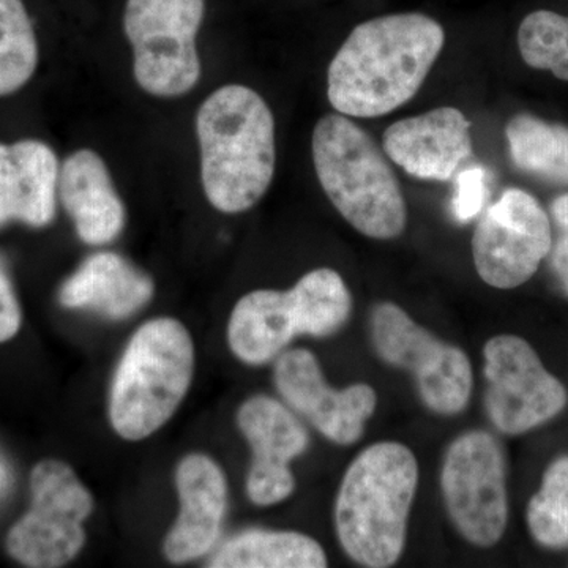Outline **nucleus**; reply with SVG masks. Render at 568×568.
Segmentation results:
<instances>
[{
    "instance_id": "4468645a",
    "label": "nucleus",
    "mask_w": 568,
    "mask_h": 568,
    "mask_svg": "<svg viewBox=\"0 0 568 568\" xmlns=\"http://www.w3.org/2000/svg\"><path fill=\"white\" fill-rule=\"evenodd\" d=\"M181 511L163 544L164 558L192 562L209 555L219 540L227 508V481L219 463L190 454L175 469Z\"/></svg>"
},
{
    "instance_id": "bb28decb",
    "label": "nucleus",
    "mask_w": 568,
    "mask_h": 568,
    "mask_svg": "<svg viewBox=\"0 0 568 568\" xmlns=\"http://www.w3.org/2000/svg\"><path fill=\"white\" fill-rule=\"evenodd\" d=\"M21 306L9 272L0 260V343L9 342L21 328Z\"/></svg>"
},
{
    "instance_id": "412c9836",
    "label": "nucleus",
    "mask_w": 568,
    "mask_h": 568,
    "mask_svg": "<svg viewBox=\"0 0 568 568\" xmlns=\"http://www.w3.org/2000/svg\"><path fill=\"white\" fill-rule=\"evenodd\" d=\"M506 136L518 170L568 185L567 126L518 114L507 123Z\"/></svg>"
},
{
    "instance_id": "4be33fe9",
    "label": "nucleus",
    "mask_w": 568,
    "mask_h": 568,
    "mask_svg": "<svg viewBox=\"0 0 568 568\" xmlns=\"http://www.w3.org/2000/svg\"><path fill=\"white\" fill-rule=\"evenodd\" d=\"M290 291L301 317L302 335L316 338L334 335L353 310V297L345 280L334 268L308 272Z\"/></svg>"
},
{
    "instance_id": "cd10ccee",
    "label": "nucleus",
    "mask_w": 568,
    "mask_h": 568,
    "mask_svg": "<svg viewBox=\"0 0 568 568\" xmlns=\"http://www.w3.org/2000/svg\"><path fill=\"white\" fill-rule=\"evenodd\" d=\"M540 493L568 503V457L558 458L549 465Z\"/></svg>"
},
{
    "instance_id": "dca6fc26",
    "label": "nucleus",
    "mask_w": 568,
    "mask_h": 568,
    "mask_svg": "<svg viewBox=\"0 0 568 568\" xmlns=\"http://www.w3.org/2000/svg\"><path fill=\"white\" fill-rule=\"evenodd\" d=\"M59 173L58 155L43 141L0 142V227L11 222L44 227L54 222Z\"/></svg>"
},
{
    "instance_id": "c85d7f7f",
    "label": "nucleus",
    "mask_w": 568,
    "mask_h": 568,
    "mask_svg": "<svg viewBox=\"0 0 568 568\" xmlns=\"http://www.w3.org/2000/svg\"><path fill=\"white\" fill-rule=\"evenodd\" d=\"M551 264L568 294V233L560 237L555 250H552Z\"/></svg>"
},
{
    "instance_id": "39448f33",
    "label": "nucleus",
    "mask_w": 568,
    "mask_h": 568,
    "mask_svg": "<svg viewBox=\"0 0 568 568\" xmlns=\"http://www.w3.org/2000/svg\"><path fill=\"white\" fill-rule=\"evenodd\" d=\"M193 375L194 345L185 325L173 317L142 324L112 377V429L125 440L155 435L182 405Z\"/></svg>"
},
{
    "instance_id": "f3484780",
    "label": "nucleus",
    "mask_w": 568,
    "mask_h": 568,
    "mask_svg": "<svg viewBox=\"0 0 568 568\" xmlns=\"http://www.w3.org/2000/svg\"><path fill=\"white\" fill-rule=\"evenodd\" d=\"M59 200L84 244H111L125 227V205L106 163L91 149L73 152L62 163Z\"/></svg>"
},
{
    "instance_id": "f257e3e1",
    "label": "nucleus",
    "mask_w": 568,
    "mask_h": 568,
    "mask_svg": "<svg viewBox=\"0 0 568 568\" xmlns=\"http://www.w3.org/2000/svg\"><path fill=\"white\" fill-rule=\"evenodd\" d=\"M446 44L439 22L422 13L362 22L327 71L328 102L349 118H381L414 99Z\"/></svg>"
},
{
    "instance_id": "0eeeda50",
    "label": "nucleus",
    "mask_w": 568,
    "mask_h": 568,
    "mask_svg": "<svg viewBox=\"0 0 568 568\" xmlns=\"http://www.w3.org/2000/svg\"><path fill=\"white\" fill-rule=\"evenodd\" d=\"M32 504L11 528L7 551L22 566L58 568L82 551L93 496L67 463L43 459L31 474Z\"/></svg>"
},
{
    "instance_id": "aec40b11",
    "label": "nucleus",
    "mask_w": 568,
    "mask_h": 568,
    "mask_svg": "<svg viewBox=\"0 0 568 568\" xmlns=\"http://www.w3.org/2000/svg\"><path fill=\"white\" fill-rule=\"evenodd\" d=\"M205 567L324 568L327 556L320 541L305 534L250 529L224 541Z\"/></svg>"
},
{
    "instance_id": "2eb2a0df",
    "label": "nucleus",
    "mask_w": 568,
    "mask_h": 568,
    "mask_svg": "<svg viewBox=\"0 0 568 568\" xmlns=\"http://www.w3.org/2000/svg\"><path fill=\"white\" fill-rule=\"evenodd\" d=\"M383 151L413 178L448 182L473 155L470 122L457 108H436L388 126Z\"/></svg>"
},
{
    "instance_id": "20e7f679",
    "label": "nucleus",
    "mask_w": 568,
    "mask_h": 568,
    "mask_svg": "<svg viewBox=\"0 0 568 568\" xmlns=\"http://www.w3.org/2000/svg\"><path fill=\"white\" fill-rule=\"evenodd\" d=\"M313 163L324 193L351 226L390 241L406 230L402 186L386 155L347 115L327 114L313 130Z\"/></svg>"
},
{
    "instance_id": "423d86ee",
    "label": "nucleus",
    "mask_w": 568,
    "mask_h": 568,
    "mask_svg": "<svg viewBox=\"0 0 568 568\" xmlns=\"http://www.w3.org/2000/svg\"><path fill=\"white\" fill-rule=\"evenodd\" d=\"M205 0H126L123 32L133 48L134 80L142 91L174 99L201 78L196 37Z\"/></svg>"
},
{
    "instance_id": "393cba45",
    "label": "nucleus",
    "mask_w": 568,
    "mask_h": 568,
    "mask_svg": "<svg viewBox=\"0 0 568 568\" xmlns=\"http://www.w3.org/2000/svg\"><path fill=\"white\" fill-rule=\"evenodd\" d=\"M530 534L551 549L568 547V503L538 491L528 507Z\"/></svg>"
},
{
    "instance_id": "9b49d317",
    "label": "nucleus",
    "mask_w": 568,
    "mask_h": 568,
    "mask_svg": "<svg viewBox=\"0 0 568 568\" xmlns=\"http://www.w3.org/2000/svg\"><path fill=\"white\" fill-rule=\"evenodd\" d=\"M551 246L547 212L529 193L508 189L477 224L474 264L489 286L514 290L532 278Z\"/></svg>"
},
{
    "instance_id": "b1692460",
    "label": "nucleus",
    "mask_w": 568,
    "mask_h": 568,
    "mask_svg": "<svg viewBox=\"0 0 568 568\" xmlns=\"http://www.w3.org/2000/svg\"><path fill=\"white\" fill-rule=\"evenodd\" d=\"M518 48L529 67L568 81V17L548 10L528 14L518 29Z\"/></svg>"
},
{
    "instance_id": "f03ea898",
    "label": "nucleus",
    "mask_w": 568,
    "mask_h": 568,
    "mask_svg": "<svg viewBox=\"0 0 568 568\" xmlns=\"http://www.w3.org/2000/svg\"><path fill=\"white\" fill-rule=\"evenodd\" d=\"M205 197L223 213L260 203L275 174V119L263 97L241 84L212 92L196 115Z\"/></svg>"
},
{
    "instance_id": "7ed1b4c3",
    "label": "nucleus",
    "mask_w": 568,
    "mask_h": 568,
    "mask_svg": "<svg viewBox=\"0 0 568 568\" xmlns=\"http://www.w3.org/2000/svg\"><path fill=\"white\" fill-rule=\"evenodd\" d=\"M417 484V459L399 443L373 444L351 463L336 496L335 528L354 562L384 568L402 558Z\"/></svg>"
},
{
    "instance_id": "1a4fd4ad",
    "label": "nucleus",
    "mask_w": 568,
    "mask_h": 568,
    "mask_svg": "<svg viewBox=\"0 0 568 568\" xmlns=\"http://www.w3.org/2000/svg\"><path fill=\"white\" fill-rule=\"evenodd\" d=\"M440 487L458 532L474 547H495L508 518L506 457L499 440L487 432L455 439L444 459Z\"/></svg>"
},
{
    "instance_id": "a878e982",
    "label": "nucleus",
    "mask_w": 568,
    "mask_h": 568,
    "mask_svg": "<svg viewBox=\"0 0 568 568\" xmlns=\"http://www.w3.org/2000/svg\"><path fill=\"white\" fill-rule=\"evenodd\" d=\"M485 200H487V173L484 168L474 166L459 173L457 193L452 203L455 219L459 223L473 222L484 209Z\"/></svg>"
},
{
    "instance_id": "ddd939ff",
    "label": "nucleus",
    "mask_w": 568,
    "mask_h": 568,
    "mask_svg": "<svg viewBox=\"0 0 568 568\" xmlns=\"http://www.w3.org/2000/svg\"><path fill=\"white\" fill-rule=\"evenodd\" d=\"M237 426L252 448L246 495L260 507H271L293 496L291 462L308 447V432L282 403L256 395L242 403Z\"/></svg>"
},
{
    "instance_id": "9d476101",
    "label": "nucleus",
    "mask_w": 568,
    "mask_h": 568,
    "mask_svg": "<svg viewBox=\"0 0 568 568\" xmlns=\"http://www.w3.org/2000/svg\"><path fill=\"white\" fill-rule=\"evenodd\" d=\"M487 409L504 435H523L562 413L567 388L534 347L515 335H497L484 347Z\"/></svg>"
},
{
    "instance_id": "c756f323",
    "label": "nucleus",
    "mask_w": 568,
    "mask_h": 568,
    "mask_svg": "<svg viewBox=\"0 0 568 568\" xmlns=\"http://www.w3.org/2000/svg\"><path fill=\"white\" fill-rule=\"evenodd\" d=\"M551 211L556 222L562 224V226L568 230V194L559 196L558 200L552 203Z\"/></svg>"
},
{
    "instance_id": "6ab92c4d",
    "label": "nucleus",
    "mask_w": 568,
    "mask_h": 568,
    "mask_svg": "<svg viewBox=\"0 0 568 568\" xmlns=\"http://www.w3.org/2000/svg\"><path fill=\"white\" fill-rule=\"evenodd\" d=\"M301 317L291 291L257 290L235 304L227 343L239 361L264 365L301 336Z\"/></svg>"
},
{
    "instance_id": "5701e85b",
    "label": "nucleus",
    "mask_w": 568,
    "mask_h": 568,
    "mask_svg": "<svg viewBox=\"0 0 568 568\" xmlns=\"http://www.w3.org/2000/svg\"><path fill=\"white\" fill-rule=\"evenodd\" d=\"M39 65V43L22 0H0V97L24 88Z\"/></svg>"
},
{
    "instance_id": "6e6552de",
    "label": "nucleus",
    "mask_w": 568,
    "mask_h": 568,
    "mask_svg": "<svg viewBox=\"0 0 568 568\" xmlns=\"http://www.w3.org/2000/svg\"><path fill=\"white\" fill-rule=\"evenodd\" d=\"M372 338L387 364L416 377L426 407L443 416L462 413L473 394L469 357L457 346L440 342L392 302L375 306Z\"/></svg>"
},
{
    "instance_id": "f8f14e48",
    "label": "nucleus",
    "mask_w": 568,
    "mask_h": 568,
    "mask_svg": "<svg viewBox=\"0 0 568 568\" xmlns=\"http://www.w3.org/2000/svg\"><path fill=\"white\" fill-rule=\"evenodd\" d=\"M274 381L284 402L338 446H353L361 439L377 406L375 388L368 384L343 390L327 386L315 354L306 349L280 354Z\"/></svg>"
},
{
    "instance_id": "a211bd4d",
    "label": "nucleus",
    "mask_w": 568,
    "mask_h": 568,
    "mask_svg": "<svg viewBox=\"0 0 568 568\" xmlns=\"http://www.w3.org/2000/svg\"><path fill=\"white\" fill-rule=\"evenodd\" d=\"M152 276L122 257L102 252L92 254L63 282L59 302L70 310L99 313L110 320H125L152 301Z\"/></svg>"
}]
</instances>
